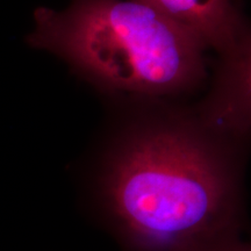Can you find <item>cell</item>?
Segmentation results:
<instances>
[{
	"instance_id": "3",
	"label": "cell",
	"mask_w": 251,
	"mask_h": 251,
	"mask_svg": "<svg viewBox=\"0 0 251 251\" xmlns=\"http://www.w3.org/2000/svg\"><path fill=\"white\" fill-rule=\"evenodd\" d=\"M158 11L196 37L205 48L231 51L242 31L238 0H136Z\"/></svg>"
},
{
	"instance_id": "2",
	"label": "cell",
	"mask_w": 251,
	"mask_h": 251,
	"mask_svg": "<svg viewBox=\"0 0 251 251\" xmlns=\"http://www.w3.org/2000/svg\"><path fill=\"white\" fill-rule=\"evenodd\" d=\"M29 43L55 52L102 85L168 94L205 76L196 37L136 0H71L61 12L40 7Z\"/></svg>"
},
{
	"instance_id": "5",
	"label": "cell",
	"mask_w": 251,
	"mask_h": 251,
	"mask_svg": "<svg viewBox=\"0 0 251 251\" xmlns=\"http://www.w3.org/2000/svg\"><path fill=\"white\" fill-rule=\"evenodd\" d=\"M184 251H251V248L242 235H230Z\"/></svg>"
},
{
	"instance_id": "1",
	"label": "cell",
	"mask_w": 251,
	"mask_h": 251,
	"mask_svg": "<svg viewBox=\"0 0 251 251\" xmlns=\"http://www.w3.org/2000/svg\"><path fill=\"white\" fill-rule=\"evenodd\" d=\"M100 194L122 251H184L242 235L234 166L188 130L149 129L126 140L105 164Z\"/></svg>"
},
{
	"instance_id": "4",
	"label": "cell",
	"mask_w": 251,
	"mask_h": 251,
	"mask_svg": "<svg viewBox=\"0 0 251 251\" xmlns=\"http://www.w3.org/2000/svg\"><path fill=\"white\" fill-rule=\"evenodd\" d=\"M229 54L222 102L215 105V121L228 128H246L249 93V51L246 41H241Z\"/></svg>"
}]
</instances>
